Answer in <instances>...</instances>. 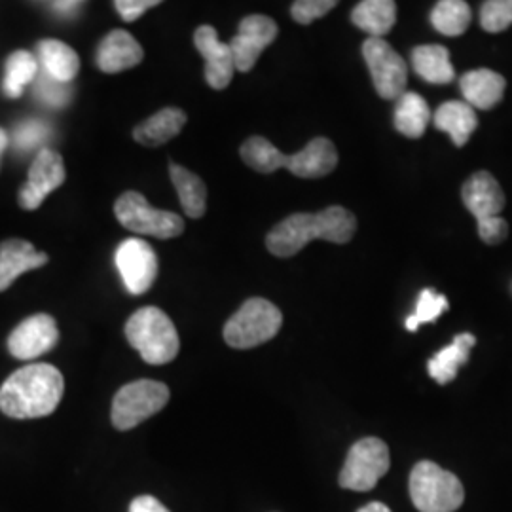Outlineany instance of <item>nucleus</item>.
I'll list each match as a JSON object with an SVG mask.
<instances>
[{
  "instance_id": "nucleus-12",
  "label": "nucleus",
  "mask_w": 512,
  "mask_h": 512,
  "mask_svg": "<svg viewBox=\"0 0 512 512\" xmlns=\"http://www.w3.org/2000/svg\"><path fill=\"white\" fill-rule=\"evenodd\" d=\"M63 158L50 148H42L29 169V179L19 190L18 202L21 209L35 211L42 202L65 183Z\"/></svg>"
},
{
  "instance_id": "nucleus-16",
  "label": "nucleus",
  "mask_w": 512,
  "mask_h": 512,
  "mask_svg": "<svg viewBox=\"0 0 512 512\" xmlns=\"http://www.w3.org/2000/svg\"><path fill=\"white\" fill-rule=\"evenodd\" d=\"M461 198L465 207L478 222L494 219L505 209V194L494 175L488 171H478L461 188Z\"/></svg>"
},
{
  "instance_id": "nucleus-29",
  "label": "nucleus",
  "mask_w": 512,
  "mask_h": 512,
  "mask_svg": "<svg viewBox=\"0 0 512 512\" xmlns=\"http://www.w3.org/2000/svg\"><path fill=\"white\" fill-rule=\"evenodd\" d=\"M471 23V8L463 0H442L431 10V25L444 37H459Z\"/></svg>"
},
{
  "instance_id": "nucleus-11",
  "label": "nucleus",
  "mask_w": 512,
  "mask_h": 512,
  "mask_svg": "<svg viewBox=\"0 0 512 512\" xmlns=\"http://www.w3.org/2000/svg\"><path fill=\"white\" fill-rule=\"evenodd\" d=\"M116 266L128 293L133 296L148 293L158 277V256L145 239L122 241L116 249Z\"/></svg>"
},
{
  "instance_id": "nucleus-38",
  "label": "nucleus",
  "mask_w": 512,
  "mask_h": 512,
  "mask_svg": "<svg viewBox=\"0 0 512 512\" xmlns=\"http://www.w3.org/2000/svg\"><path fill=\"white\" fill-rule=\"evenodd\" d=\"M52 6H54L57 12H63V14H74V10L82 6V2H73V0H71V2H54Z\"/></svg>"
},
{
  "instance_id": "nucleus-31",
  "label": "nucleus",
  "mask_w": 512,
  "mask_h": 512,
  "mask_svg": "<svg viewBox=\"0 0 512 512\" xmlns=\"http://www.w3.org/2000/svg\"><path fill=\"white\" fill-rule=\"evenodd\" d=\"M482 29L488 33H501L512 25V0H490L480 10Z\"/></svg>"
},
{
  "instance_id": "nucleus-22",
  "label": "nucleus",
  "mask_w": 512,
  "mask_h": 512,
  "mask_svg": "<svg viewBox=\"0 0 512 512\" xmlns=\"http://www.w3.org/2000/svg\"><path fill=\"white\" fill-rule=\"evenodd\" d=\"M476 338L471 332H463L454 338V342L429 361V376L440 385L450 384L456 380L459 368L469 361V353L475 348Z\"/></svg>"
},
{
  "instance_id": "nucleus-21",
  "label": "nucleus",
  "mask_w": 512,
  "mask_h": 512,
  "mask_svg": "<svg viewBox=\"0 0 512 512\" xmlns=\"http://www.w3.org/2000/svg\"><path fill=\"white\" fill-rule=\"evenodd\" d=\"M435 128L452 137L456 147H465L478 126L475 109L465 101L442 103L433 114Z\"/></svg>"
},
{
  "instance_id": "nucleus-40",
  "label": "nucleus",
  "mask_w": 512,
  "mask_h": 512,
  "mask_svg": "<svg viewBox=\"0 0 512 512\" xmlns=\"http://www.w3.org/2000/svg\"><path fill=\"white\" fill-rule=\"evenodd\" d=\"M8 143H10L8 133H6L4 129L0 128V158H2V152L6 150V147H8Z\"/></svg>"
},
{
  "instance_id": "nucleus-33",
  "label": "nucleus",
  "mask_w": 512,
  "mask_h": 512,
  "mask_svg": "<svg viewBox=\"0 0 512 512\" xmlns=\"http://www.w3.org/2000/svg\"><path fill=\"white\" fill-rule=\"evenodd\" d=\"M37 93L40 99L52 107H63L69 103L71 92L67 88V84H61L54 80L52 76L44 73L38 78Z\"/></svg>"
},
{
  "instance_id": "nucleus-32",
  "label": "nucleus",
  "mask_w": 512,
  "mask_h": 512,
  "mask_svg": "<svg viewBox=\"0 0 512 512\" xmlns=\"http://www.w3.org/2000/svg\"><path fill=\"white\" fill-rule=\"evenodd\" d=\"M334 6V0H298L291 6V16L300 25H310L311 21L327 16Z\"/></svg>"
},
{
  "instance_id": "nucleus-3",
  "label": "nucleus",
  "mask_w": 512,
  "mask_h": 512,
  "mask_svg": "<svg viewBox=\"0 0 512 512\" xmlns=\"http://www.w3.org/2000/svg\"><path fill=\"white\" fill-rule=\"evenodd\" d=\"M241 160L258 173L289 169L300 179H321L338 165V150L327 137H317L296 154H283L268 139L255 135L239 148Z\"/></svg>"
},
{
  "instance_id": "nucleus-20",
  "label": "nucleus",
  "mask_w": 512,
  "mask_h": 512,
  "mask_svg": "<svg viewBox=\"0 0 512 512\" xmlns=\"http://www.w3.org/2000/svg\"><path fill=\"white\" fill-rule=\"evenodd\" d=\"M186 124V112L181 109L158 110L143 124L133 129V139L143 147H160L181 133Z\"/></svg>"
},
{
  "instance_id": "nucleus-25",
  "label": "nucleus",
  "mask_w": 512,
  "mask_h": 512,
  "mask_svg": "<svg viewBox=\"0 0 512 512\" xmlns=\"http://www.w3.org/2000/svg\"><path fill=\"white\" fill-rule=\"evenodd\" d=\"M351 21L370 38H384L397 21V4L393 0H363L351 12Z\"/></svg>"
},
{
  "instance_id": "nucleus-6",
  "label": "nucleus",
  "mask_w": 512,
  "mask_h": 512,
  "mask_svg": "<svg viewBox=\"0 0 512 512\" xmlns=\"http://www.w3.org/2000/svg\"><path fill=\"white\" fill-rule=\"evenodd\" d=\"M283 325L279 308L266 298H249L224 325V340L230 348L251 349L275 338Z\"/></svg>"
},
{
  "instance_id": "nucleus-7",
  "label": "nucleus",
  "mask_w": 512,
  "mask_h": 512,
  "mask_svg": "<svg viewBox=\"0 0 512 512\" xmlns=\"http://www.w3.org/2000/svg\"><path fill=\"white\" fill-rule=\"evenodd\" d=\"M114 215L133 234L171 239L184 232V220L171 211L156 209L139 192H126L114 203Z\"/></svg>"
},
{
  "instance_id": "nucleus-39",
  "label": "nucleus",
  "mask_w": 512,
  "mask_h": 512,
  "mask_svg": "<svg viewBox=\"0 0 512 512\" xmlns=\"http://www.w3.org/2000/svg\"><path fill=\"white\" fill-rule=\"evenodd\" d=\"M357 512H391L389 511V507L384 505V503H380V501H374V503H370V505H366L363 507L361 511Z\"/></svg>"
},
{
  "instance_id": "nucleus-19",
  "label": "nucleus",
  "mask_w": 512,
  "mask_h": 512,
  "mask_svg": "<svg viewBox=\"0 0 512 512\" xmlns=\"http://www.w3.org/2000/svg\"><path fill=\"white\" fill-rule=\"evenodd\" d=\"M459 88L465 103H469L473 109L490 110L503 99L507 82L495 71L476 69L461 76Z\"/></svg>"
},
{
  "instance_id": "nucleus-34",
  "label": "nucleus",
  "mask_w": 512,
  "mask_h": 512,
  "mask_svg": "<svg viewBox=\"0 0 512 512\" xmlns=\"http://www.w3.org/2000/svg\"><path fill=\"white\" fill-rule=\"evenodd\" d=\"M478 234H480V239H482L484 243L497 245V243H501V241L507 239L509 226H507V222L501 219V217L480 220V222H478Z\"/></svg>"
},
{
  "instance_id": "nucleus-24",
  "label": "nucleus",
  "mask_w": 512,
  "mask_h": 512,
  "mask_svg": "<svg viewBox=\"0 0 512 512\" xmlns=\"http://www.w3.org/2000/svg\"><path fill=\"white\" fill-rule=\"evenodd\" d=\"M44 73L61 84H69L80 71V57L73 48L61 40L46 38L37 46Z\"/></svg>"
},
{
  "instance_id": "nucleus-9",
  "label": "nucleus",
  "mask_w": 512,
  "mask_h": 512,
  "mask_svg": "<svg viewBox=\"0 0 512 512\" xmlns=\"http://www.w3.org/2000/svg\"><path fill=\"white\" fill-rule=\"evenodd\" d=\"M391 459L384 440L366 437L355 442L340 473V486L353 492H370L389 471Z\"/></svg>"
},
{
  "instance_id": "nucleus-30",
  "label": "nucleus",
  "mask_w": 512,
  "mask_h": 512,
  "mask_svg": "<svg viewBox=\"0 0 512 512\" xmlns=\"http://www.w3.org/2000/svg\"><path fill=\"white\" fill-rule=\"evenodd\" d=\"M448 310V300L444 294L435 293L433 289L421 291L416 311L406 319V329L416 332L423 323H435L444 311Z\"/></svg>"
},
{
  "instance_id": "nucleus-13",
  "label": "nucleus",
  "mask_w": 512,
  "mask_h": 512,
  "mask_svg": "<svg viewBox=\"0 0 512 512\" xmlns=\"http://www.w3.org/2000/svg\"><path fill=\"white\" fill-rule=\"evenodd\" d=\"M277 33L279 29L274 19L268 16L253 14L243 19L239 23L238 35L228 42L234 55L236 71L239 73L253 71L258 57L274 42Z\"/></svg>"
},
{
  "instance_id": "nucleus-1",
  "label": "nucleus",
  "mask_w": 512,
  "mask_h": 512,
  "mask_svg": "<svg viewBox=\"0 0 512 512\" xmlns=\"http://www.w3.org/2000/svg\"><path fill=\"white\" fill-rule=\"evenodd\" d=\"M63 374L48 363L16 370L0 387V410L14 420H35L54 414L63 399Z\"/></svg>"
},
{
  "instance_id": "nucleus-18",
  "label": "nucleus",
  "mask_w": 512,
  "mask_h": 512,
  "mask_svg": "<svg viewBox=\"0 0 512 512\" xmlns=\"http://www.w3.org/2000/svg\"><path fill=\"white\" fill-rule=\"evenodd\" d=\"M48 264V255L38 253L25 239H6L0 243V293L10 289L19 275Z\"/></svg>"
},
{
  "instance_id": "nucleus-2",
  "label": "nucleus",
  "mask_w": 512,
  "mask_h": 512,
  "mask_svg": "<svg viewBox=\"0 0 512 512\" xmlns=\"http://www.w3.org/2000/svg\"><path fill=\"white\" fill-rule=\"evenodd\" d=\"M357 232L355 215L342 205H330L319 213H294L281 220L266 238L268 251L287 258L300 253L308 243L323 239L330 243H348Z\"/></svg>"
},
{
  "instance_id": "nucleus-14",
  "label": "nucleus",
  "mask_w": 512,
  "mask_h": 512,
  "mask_svg": "<svg viewBox=\"0 0 512 512\" xmlns=\"http://www.w3.org/2000/svg\"><path fill=\"white\" fill-rule=\"evenodd\" d=\"M59 342V329L54 317L37 313L21 321L8 338V349L19 361H31L52 351Z\"/></svg>"
},
{
  "instance_id": "nucleus-28",
  "label": "nucleus",
  "mask_w": 512,
  "mask_h": 512,
  "mask_svg": "<svg viewBox=\"0 0 512 512\" xmlns=\"http://www.w3.org/2000/svg\"><path fill=\"white\" fill-rule=\"evenodd\" d=\"M38 63L35 55L19 50L6 59L2 90L10 99H18L23 90L37 78Z\"/></svg>"
},
{
  "instance_id": "nucleus-17",
  "label": "nucleus",
  "mask_w": 512,
  "mask_h": 512,
  "mask_svg": "<svg viewBox=\"0 0 512 512\" xmlns=\"http://www.w3.org/2000/svg\"><path fill=\"white\" fill-rule=\"evenodd\" d=\"M145 57L141 44L129 35L128 31L114 29L101 40L97 48V67L107 74L122 73L139 65Z\"/></svg>"
},
{
  "instance_id": "nucleus-37",
  "label": "nucleus",
  "mask_w": 512,
  "mask_h": 512,
  "mask_svg": "<svg viewBox=\"0 0 512 512\" xmlns=\"http://www.w3.org/2000/svg\"><path fill=\"white\" fill-rule=\"evenodd\" d=\"M129 512H171L167 507H164L156 497L152 495H141L135 497L129 505Z\"/></svg>"
},
{
  "instance_id": "nucleus-8",
  "label": "nucleus",
  "mask_w": 512,
  "mask_h": 512,
  "mask_svg": "<svg viewBox=\"0 0 512 512\" xmlns=\"http://www.w3.org/2000/svg\"><path fill=\"white\" fill-rule=\"evenodd\" d=\"M169 403V387L154 380H137L124 385L112 401V425L129 431L158 414Z\"/></svg>"
},
{
  "instance_id": "nucleus-15",
  "label": "nucleus",
  "mask_w": 512,
  "mask_h": 512,
  "mask_svg": "<svg viewBox=\"0 0 512 512\" xmlns=\"http://www.w3.org/2000/svg\"><path fill=\"white\" fill-rule=\"evenodd\" d=\"M194 46L205 59V80L213 90H226L234 78L236 63L230 44L220 42L211 25H202L194 33Z\"/></svg>"
},
{
  "instance_id": "nucleus-26",
  "label": "nucleus",
  "mask_w": 512,
  "mask_h": 512,
  "mask_svg": "<svg viewBox=\"0 0 512 512\" xmlns=\"http://www.w3.org/2000/svg\"><path fill=\"white\" fill-rule=\"evenodd\" d=\"M171 181L177 188L184 213L190 219H202L207 209V186L198 175L179 164H169Z\"/></svg>"
},
{
  "instance_id": "nucleus-5",
  "label": "nucleus",
  "mask_w": 512,
  "mask_h": 512,
  "mask_svg": "<svg viewBox=\"0 0 512 512\" xmlns=\"http://www.w3.org/2000/svg\"><path fill=\"white\" fill-rule=\"evenodd\" d=\"M410 497L420 512L458 511L465 499L456 475L433 461H420L410 475Z\"/></svg>"
},
{
  "instance_id": "nucleus-4",
  "label": "nucleus",
  "mask_w": 512,
  "mask_h": 512,
  "mask_svg": "<svg viewBox=\"0 0 512 512\" xmlns=\"http://www.w3.org/2000/svg\"><path fill=\"white\" fill-rule=\"evenodd\" d=\"M126 338L131 348L137 349L148 365H167L181 349V340L173 321L164 311L152 306L141 308L129 317Z\"/></svg>"
},
{
  "instance_id": "nucleus-36",
  "label": "nucleus",
  "mask_w": 512,
  "mask_h": 512,
  "mask_svg": "<svg viewBox=\"0 0 512 512\" xmlns=\"http://www.w3.org/2000/svg\"><path fill=\"white\" fill-rule=\"evenodd\" d=\"M44 126L38 124V122H27L18 129V137H16V143L21 148H33L37 147L38 143L42 141L44 137Z\"/></svg>"
},
{
  "instance_id": "nucleus-35",
  "label": "nucleus",
  "mask_w": 512,
  "mask_h": 512,
  "mask_svg": "<svg viewBox=\"0 0 512 512\" xmlns=\"http://www.w3.org/2000/svg\"><path fill=\"white\" fill-rule=\"evenodd\" d=\"M160 2L158 0H118L114 2V8L118 10V14L122 16L124 21H135V19L141 18L145 12H148L150 8L158 6Z\"/></svg>"
},
{
  "instance_id": "nucleus-27",
  "label": "nucleus",
  "mask_w": 512,
  "mask_h": 512,
  "mask_svg": "<svg viewBox=\"0 0 512 512\" xmlns=\"http://www.w3.org/2000/svg\"><path fill=\"white\" fill-rule=\"evenodd\" d=\"M431 120V109L420 93L406 92L397 99L395 129L408 139H420Z\"/></svg>"
},
{
  "instance_id": "nucleus-23",
  "label": "nucleus",
  "mask_w": 512,
  "mask_h": 512,
  "mask_svg": "<svg viewBox=\"0 0 512 512\" xmlns=\"http://www.w3.org/2000/svg\"><path fill=\"white\" fill-rule=\"evenodd\" d=\"M412 69L429 84H450L456 71L450 61L448 48L440 44H425L412 50Z\"/></svg>"
},
{
  "instance_id": "nucleus-10",
  "label": "nucleus",
  "mask_w": 512,
  "mask_h": 512,
  "mask_svg": "<svg viewBox=\"0 0 512 512\" xmlns=\"http://www.w3.org/2000/svg\"><path fill=\"white\" fill-rule=\"evenodd\" d=\"M363 57L372 76L374 88L382 99L397 101L406 93L408 67L403 57L389 46V42H385L384 38H366Z\"/></svg>"
}]
</instances>
